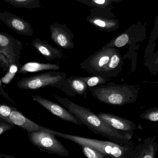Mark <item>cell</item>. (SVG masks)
<instances>
[{
    "label": "cell",
    "instance_id": "cell-14",
    "mask_svg": "<svg viewBox=\"0 0 158 158\" xmlns=\"http://www.w3.org/2000/svg\"><path fill=\"white\" fill-rule=\"evenodd\" d=\"M9 123L19 126L28 132L42 130L46 129L27 118L15 108H13L9 115Z\"/></svg>",
    "mask_w": 158,
    "mask_h": 158
},
{
    "label": "cell",
    "instance_id": "cell-12",
    "mask_svg": "<svg viewBox=\"0 0 158 158\" xmlns=\"http://www.w3.org/2000/svg\"><path fill=\"white\" fill-rule=\"evenodd\" d=\"M106 123L114 129L133 134L136 125L133 122L110 113L99 112L97 114Z\"/></svg>",
    "mask_w": 158,
    "mask_h": 158
},
{
    "label": "cell",
    "instance_id": "cell-18",
    "mask_svg": "<svg viewBox=\"0 0 158 158\" xmlns=\"http://www.w3.org/2000/svg\"><path fill=\"white\" fill-rule=\"evenodd\" d=\"M0 47L13 49L20 53L22 50V43L11 35L0 32Z\"/></svg>",
    "mask_w": 158,
    "mask_h": 158
},
{
    "label": "cell",
    "instance_id": "cell-7",
    "mask_svg": "<svg viewBox=\"0 0 158 158\" xmlns=\"http://www.w3.org/2000/svg\"><path fill=\"white\" fill-rule=\"evenodd\" d=\"M117 49L115 47L103 46L83 61L80 65L81 68L90 74L98 75Z\"/></svg>",
    "mask_w": 158,
    "mask_h": 158
},
{
    "label": "cell",
    "instance_id": "cell-24",
    "mask_svg": "<svg viewBox=\"0 0 158 158\" xmlns=\"http://www.w3.org/2000/svg\"><path fill=\"white\" fill-rule=\"evenodd\" d=\"M19 65H20L16 63L11 64L8 69V72L1 79L2 82L3 83L5 84H8L15 77L16 73L18 70Z\"/></svg>",
    "mask_w": 158,
    "mask_h": 158
},
{
    "label": "cell",
    "instance_id": "cell-27",
    "mask_svg": "<svg viewBox=\"0 0 158 158\" xmlns=\"http://www.w3.org/2000/svg\"><path fill=\"white\" fill-rule=\"evenodd\" d=\"M156 157L155 148L153 145H150L148 147H146L143 150L140 156L138 158H155Z\"/></svg>",
    "mask_w": 158,
    "mask_h": 158
},
{
    "label": "cell",
    "instance_id": "cell-21",
    "mask_svg": "<svg viewBox=\"0 0 158 158\" xmlns=\"http://www.w3.org/2000/svg\"><path fill=\"white\" fill-rule=\"evenodd\" d=\"M78 77L86 83L89 88L106 84L111 79L110 78H104L100 75H93L88 77L78 76Z\"/></svg>",
    "mask_w": 158,
    "mask_h": 158
},
{
    "label": "cell",
    "instance_id": "cell-8",
    "mask_svg": "<svg viewBox=\"0 0 158 158\" xmlns=\"http://www.w3.org/2000/svg\"><path fill=\"white\" fill-rule=\"evenodd\" d=\"M31 97L34 101L62 120L79 126L83 125L79 118L64 107L40 96L31 95Z\"/></svg>",
    "mask_w": 158,
    "mask_h": 158
},
{
    "label": "cell",
    "instance_id": "cell-22",
    "mask_svg": "<svg viewBox=\"0 0 158 158\" xmlns=\"http://www.w3.org/2000/svg\"><path fill=\"white\" fill-rule=\"evenodd\" d=\"M84 155L88 158H109V156L91 147L80 146Z\"/></svg>",
    "mask_w": 158,
    "mask_h": 158
},
{
    "label": "cell",
    "instance_id": "cell-31",
    "mask_svg": "<svg viewBox=\"0 0 158 158\" xmlns=\"http://www.w3.org/2000/svg\"><path fill=\"white\" fill-rule=\"evenodd\" d=\"M16 158L15 157L12 156H9V155H3V154H0V158Z\"/></svg>",
    "mask_w": 158,
    "mask_h": 158
},
{
    "label": "cell",
    "instance_id": "cell-25",
    "mask_svg": "<svg viewBox=\"0 0 158 158\" xmlns=\"http://www.w3.org/2000/svg\"><path fill=\"white\" fill-rule=\"evenodd\" d=\"M14 107L0 104V118L9 123V116Z\"/></svg>",
    "mask_w": 158,
    "mask_h": 158
},
{
    "label": "cell",
    "instance_id": "cell-5",
    "mask_svg": "<svg viewBox=\"0 0 158 158\" xmlns=\"http://www.w3.org/2000/svg\"><path fill=\"white\" fill-rule=\"evenodd\" d=\"M110 7H93L90 10L86 20L92 26L100 31L110 32L117 30L119 28V21L114 18L116 16Z\"/></svg>",
    "mask_w": 158,
    "mask_h": 158
},
{
    "label": "cell",
    "instance_id": "cell-17",
    "mask_svg": "<svg viewBox=\"0 0 158 158\" xmlns=\"http://www.w3.org/2000/svg\"><path fill=\"white\" fill-rule=\"evenodd\" d=\"M20 53L13 49L0 47V67L4 70L9 69L11 64H19Z\"/></svg>",
    "mask_w": 158,
    "mask_h": 158
},
{
    "label": "cell",
    "instance_id": "cell-32",
    "mask_svg": "<svg viewBox=\"0 0 158 158\" xmlns=\"http://www.w3.org/2000/svg\"><path fill=\"white\" fill-rule=\"evenodd\" d=\"M111 2H123V0H109Z\"/></svg>",
    "mask_w": 158,
    "mask_h": 158
},
{
    "label": "cell",
    "instance_id": "cell-26",
    "mask_svg": "<svg viewBox=\"0 0 158 158\" xmlns=\"http://www.w3.org/2000/svg\"><path fill=\"white\" fill-rule=\"evenodd\" d=\"M148 68L151 74L155 75L158 72V50L154 56V58L151 62L146 65Z\"/></svg>",
    "mask_w": 158,
    "mask_h": 158
},
{
    "label": "cell",
    "instance_id": "cell-30",
    "mask_svg": "<svg viewBox=\"0 0 158 158\" xmlns=\"http://www.w3.org/2000/svg\"><path fill=\"white\" fill-rule=\"evenodd\" d=\"M0 94H2V95L6 99L9 100V101L12 102L13 104H15L14 101H13V100L9 97L8 95L5 92L3 88L2 85V81H1V79H0Z\"/></svg>",
    "mask_w": 158,
    "mask_h": 158
},
{
    "label": "cell",
    "instance_id": "cell-20",
    "mask_svg": "<svg viewBox=\"0 0 158 158\" xmlns=\"http://www.w3.org/2000/svg\"><path fill=\"white\" fill-rule=\"evenodd\" d=\"M19 8H37L42 7L40 0H2Z\"/></svg>",
    "mask_w": 158,
    "mask_h": 158
},
{
    "label": "cell",
    "instance_id": "cell-13",
    "mask_svg": "<svg viewBox=\"0 0 158 158\" xmlns=\"http://www.w3.org/2000/svg\"><path fill=\"white\" fill-rule=\"evenodd\" d=\"M123 65V59L117 49L112 54L109 62L102 68L98 75L106 78L117 77L121 72Z\"/></svg>",
    "mask_w": 158,
    "mask_h": 158
},
{
    "label": "cell",
    "instance_id": "cell-19",
    "mask_svg": "<svg viewBox=\"0 0 158 158\" xmlns=\"http://www.w3.org/2000/svg\"><path fill=\"white\" fill-rule=\"evenodd\" d=\"M131 28L130 27L126 31L112 39L104 46L120 48L125 46L126 45L130 44L132 41V37L131 34H130L131 31Z\"/></svg>",
    "mask_w": 158,
    "mask_h": 158
},
{
    "label": "cell",
    "instance_id": "cell-10",
    "mask_svg": "<svg viewBox=\"0 0 158 158\" xmlns=\"http://www.w3.org/2000/svg\"><path fill=\"white\" fill-rule=\"evenodd\" d=\"M50 30L52 41L59 47L65 49L75 47L74 34L65 24L54 23L50 25Z\"/></svg>",
    "mask_w": 158,
    "mask_h": 158
},
{
    "label": "cell",
    "instance_id": "cell-4",
    "mask_svg": "<svg viewBox=\"0 0 158 158\" xmlns=\"http://www.w3.org/2000/svg\"><path fill=\"white\" fill-rule=\"evenodd\" d=\"M31 143L43 152L62 156L68 157L69 151L48 128L42 130L28 132Z\"/></svg>",
    "mask_w": 158,
    "mask_h": 158
},
{
    "label": "cell",
    "instance_id": "cell-9",
    "mask_svg": "<svg viewBox=\"0 0 158 158\" xmlns=\"http://www.w3.org/2000/svg\"><path fill=\"white\" fill-rule=\"evenodd\" d=\"M57 88L69 96H82L86 98L89 88L86 83L78 76H71L54 83L51 86Z\"/></svg>",
    "mask_w": 158,
    "mask_h": 158
},
{
    "label": "cell",
    "instance_id": "cell-1",
    "mask_svg": "<svg viewBox=\"0 0 158 158\" xmlns=\"http://www.w3.org/2000/svg\"><path fill=\"white\" fill-rule=\"evenodd\" d=\"M54 97L58 103L79 118L83 125L94 133L100 135L111 142L122 145L133 146V143L131 141L133 136L132 134L114 129L89 108L77 105L66 97L57 95L54 96Z\"/></svg>",
    "mask_w": 158,
    "mask_h": 158
},
{
    "label": "cell",
    "instance_id": "cell-16",
    "mask_svg": "<svg viewBox=\"0 0 158 158\" xmlns=\"http://www.w3.org/2000/svg\"><path fill=\"white\" fill-rule=\"evenodd\" d=\"M60 69V66L58 64L30 62L21 66L19 70V73L25 74L28 72H39L43 70H57Z\"/></svg>",
    "mask_w": 158,
    "mask_h": 158
},
{
    "label": "cell",
    "instance_id": "cell-15",
    "mask_svg": "<svg viewBox=\"0 0 158 158\" xmlns=\"http://www.w3.org/2000/svg\"><path fill=\"white\" fill-rule=\"evenodd\" d=\"M31 44L37 52L48 61L60 59L64 57L62 51L39 38L34 39Z\"/></svg>",
    "mask_w": 158,
    "mask_h": 158
},
{
    "label": "cell",
    "instance_id": "cell-11",
    "mask_svg": "<svg viewBox=\"0 0 158 158\" xmlns=\"http://www.w3.org/2000/svg\"><path fill=\"white\" fill-rule=\"evenodd\" d=\"M0 20L18 34L27 36L33 35L30 23L16 15L7 11L0 12Z\"/></svg>",
    "mask_w": 158,
    "mask_h": 158
},
{
    "label": "cell",
    "instance_id": "cell-3",
    "mask_svg": "<svg viewBox=\"0 0 158 158\" xmlns=\"http://www.w3.org/2000/svg\"><path fill=\"white\" fill-rule=\"evenodd\" d=\"M50 131L57 137L74 142L79 146L86 145L93 147L110 158H135V151L134 146L122 145L113 142L100 141L85 138L78 135L68 134L49 129Z\"/></svg>",
    "mask_w": 158,
    "mask_h": 158
},
{
    "label": "cell",
    "instance_id": "cell-29",
    "mask_svg": "<svg viewBox=\"0 0 158 158\" xmlns=\"http://www.w3.org/2000/svg\"><path fill=\"white\" fill-rule=\"evenodd\" d=\"M15 126V125L8 122L5 123L0 121V135L5 132L12 130Z\"/></svg>",
    "mask_w": 158,
    "mask_h": 158
},
{
    "label": "cell",
    "instance_id": "cell-6",
    "mask_svg": "<svg viewBox=\"0 0 158 158\" xmlns=\"http://www.w3.org/2000/svg\"><path fill=\"white\" fill-rule=\"evenodd\" d=\"M67 77L64 72L49 71L23 78L18 82V88L24 90H37L53 84Z\"/></svg>",
    "mask_w": 158,
    "mask_h": 158
},
{
    "label": "cell",
    "instance_id": "cell-23",
    "mask_svg": "<svg viewBox=\"0 0 158 158\" xmlns=\"http://www.w3.org/2000/svg\"><path fill=\"white\" fill-rule=\"evenodd\" d=\"M142 119L153 122H158V107L149 108L140 115Z\"/></svg>",
    "mask_w": 158,
    "mask_h": 158
},
{
    "label": "cell",
    "instance_id": "cell-28",
    "mask_svg": "<svg viewBox=\"0 0 158 158\" xmlns=\"http://www.w3.org/2000/svg\"><path fill=\"white\" fill-rule=\"evenodd\" d=\"M93 3L94 7H110L111 2L109 0H91Z\"/></svg>",
    "mask_w": 158,
    "mask_h": 158
},
{
    "label": "cell",
    "instance_id": "cell-2",
    "mask_svg": "<svg viewBox=\"0 0 158 158\" xmlns=\"http://www.w3.org/2000/svg\"><path fill=\"white\" fill-rule=\"evenodd\" d=\"M88 91L99 102L113 106H123L135 103L139 93L137 86L113 82L91 87Z\"/></svg>",
    "mask_w": 158,
    "mask_h": 158
}]
</instances>
